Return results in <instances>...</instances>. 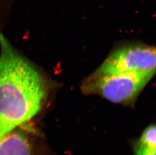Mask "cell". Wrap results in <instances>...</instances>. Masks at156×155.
<instances>
[{"label":"cell","mask_w":156,"mask_h":155,"mask_svg":"<svg viewBox=\"0 0 156 155\" xmlns=\"http://www.w3.org/2000/svg\"><path fill=\"white\" fill-rule=\"evenodd\" d=\"M156 126L152 124L144 129L139 142L147 145L156 146Z\"/></svg>","instance_id":"5"},{"label":"cell","mask_w":156,"mask_h":155,"mask_svg":"<svg viewBox=\"0 0 156 155\" xmlns=\"http://www.w3.org/2000/svg\"><path fill=\"white\" fill-rule=\"evenodd\" d=\"M156 61L154 47L130 45L115 50L96 71L105 73L140 74L153 77Z\"/></svg>","instance_id":"3"},{"label":"cell","mask_w":156,"mask_h":155,"mask_svg":"<svg viewBox=\"0 0 156 155\" xmlns=\"http://www.w3.org/2000/svg\"><path fill=\"white\" fill-rule=\"evenodd\" d=\"M152 77L140 74L105 73L96 71L83 81V93L97 94L112 102H134Z\"/></svg>","instance_id":"2"},{"label":"cell","mask_w":156,"mask_h":155,"mask_svg":"<svg viewBox=\"0 0 156 155\" xmlns=\"http://www.w3.org/2000/svg\"><path fill=\"white\" fill-rule=\"evenodd\" d=\"M0 155H30L27 138L19 133L7 135L0 140Z\"/></svg>","instance_id":"4"},{"label":"cell","mask_w":156,"mask_h":155,"mask_svg":"<svg viewBox=\"0 0 156 155\" xmlns=\"http://www.w3.org/2000/svg\"><path fill=\"white\" fill-rule=\"evenodd\" d=\"M135 151L136 155H156V146L147 145L139 141Z\"/></svg>","instance_id":"6"},{"label":"cell","mask_w":156,"mask_h":155,"mask_svg":"<svg viewBox=\"0 0 156 155\" xmlns=\"http://www.w3.org/2000/svg\"><path fill=\"white\" fill-rule=\"evenodd\" d=\"M0 140L39 112L46 97L43 78L0 35Z\"/></svg>","instance_id":"1"}]
</instances>
